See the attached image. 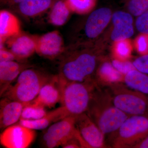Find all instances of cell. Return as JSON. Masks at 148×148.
I'll return each instance as SVG.
<instances>
[{"mask_svg":"<svg viewBox=\"0 0 148 148\" xmlns=\"http://www.w3.org/2000/svg\"><path fill=\"white\" fill-rule=\"evenodd\" d=\"M132 62L137 70L148 74V54L140 56Z\"/></svg>","mask_w":148,"mask_h":148,"instance_id":"f546056e","label":"cell"},{"mask_svg":"<svg viewBox=\"0 0 148 148\" xmlns=\"http://www.w3.org/2000/svg\"><path fill=\"white\" fill-rule=\"evenodd\" d=\"M113 12L108 7H102L89 14L80 27L73 43L93 42L100 39L101 34L110 23Z\"/></svg>","mask_w":148,"mask_h":148,"instance_id":"52a82bcc","label":"cell"},{"mask_svg":"<svg viewBox=\"0 0 148 148\" xmlns=\"http://www.w3.org/2000/svg\"><path fill=\"white\" fill-rule=\"evenodd\" d=\"M135 24L140 34L148 35V9L136 17Z\"/></svg>","mask_w":148,"mask_h":148,"instance_id":"f1b7e54d","label":"cell"},{"mask_svg":"<svg viewBox=\"0 0 148 148\" xmlns=\"http://www.w3.org/2000/svg\"><path fill=\"white\" fill-rule=\"evenodd\" d=\"M47 113L45 107L32 101L24 107L20 119H40L45 116Z\"/></svg>","mask_w":148,"mask_h":148,"instance_id":"d4e9b609","label":"cell"},{"mask_svg":"<svg viewBox=\"0 0 148 148\" xmlns=\"http://www.w3.org/2000/svg\"><path fill=\"white\" fill-rule=\"evenodd\" d=\"M114 106L130 116L148 115V96L122 83L110 86Z\"/></svg>","mask_w":148,"mask_h":148,"instance_id":"8992f818","label":"cell"},{"mask_svg":"<svg viewBox=\"0 0 148 148\" xmlns=\"http://www.w3.org/2000/svg\"><path fill=\"white\" fill-rule=\"evenodd\" d=\"M133 49V42L130 38L119 40L112 42L111 53L114 59L126 61L132 57Z\"/></svg>","mask_w":148,"mask_h":148,"instance_id":"603a6c76","label":"cell"},{"mask_svg":"<svg viewBox=\"0 0 148 148\" xmlns=\"http://www.w3.org/2000/svg\"><path fill=\"white\" fill-rule=\"evenodd\" d=\"M34 36L36 53L41 57L51 60L59 58L66 50L63 37L57 30Z\"/></svg>","mask_w":148,"mask_h":148,"instance_id":"9c48e42d","label":"cell"},{"mask_svg":"<svg viewBox=\"0 0 148 148\" xmlns=\"http://www.w3.org/2000/svg\"><path fill=\"white\" fill-rule=\"evenodd\" d=\"M125 75L117 71L111 62H100L95 72L94 79L96 84L110 86L117 83L124 82Z\"/></svg>","mask_w":148,"mask_h":148,"instance_id":"d6986e66","label":"cell"},{"mask_svg":"<svg viewBox=\"0 0 148 148\" xmlns=\"http://www.w3.org/2000/svg\"><path fill=\"white\" fill-rule=\"evenodd\" d=\"M21 31V24L17 16L10 11H0V43L4 44L11 37Z\"/></svg>","mask_w":148,"mask_h":148,"instance_id":"ac0fdd59","label":"cell"},{"mask_svg":"<svg viewBox=\"0 0 148 148\" xmlns=\"http://www.w3.org/2000/svg\"><path fill=\"white\" fill-rule=\"evenodd\" d=\"M125 7L127 12L137 17L148 9V0H126Z\"/></svg>","mask_w":148,"mask_h":148,"instance_id":"484cf974","label":"cell"},{"mask_svg":"<svg viewBox=\"0 0 148 148\" xmlns=\"http://www.w3.org/2000/svg\"><path fill=\"white\" fill-rule=\"evenodd\" d=\"M59 77L61 106L69 116H76L86 112L93 93L98 87L95 79L85 82H74L67 81Z\"/></svg>","mask_w":148,"mask_h":148,"instance_id":"3957f363","label":"cell"},{"mask_svg":"<svg viewBox=\"0 0 148 148\" xmlns=\"http://www.w3.org/2000/svg\"><path fill=\"white\" fill-rule=\"evenodd\" d=\"M35 130L21 124L13 125L7 127L1 133L0 143L7 148H28L36 138Z\"/></svg>","mask_w":148,"mask_h":148,"instance_id":"30bf717a","label":"cell"},{"mask_svg":"<svg viewBox=\"0 0 148 148\" xmlns=\"http://www.w3.org/2000/svg\"><path fill=\"white\" fill-rule=\"evenodd\" d=\"M56 0H22L13 7L16 12L27 18H34L49 11Z\"/></svg>","mask_w":148,"mask_h":148,"instance_id":"e0dca14e","label":"cell"},{"mask_svg":"<svg viewBox=\"0 0 148 148\" xmlns=\"http://www.w3.org/2000/svg\"><path fill=\"white\" fill-rule=\"evenodd\" d=\"M66 1L72 13L85 15L93 10L98 0H66Z\"/></svg>","mask_w":148,"mask_h":148,"instance_id":"cb8c5ba5","label":"cell"},{"mask_svg":"<svg viewBox=\"0 0 148 148\" xmlns=\"http://www.w3.org/2000/svg\"><path fill=\"white\" fill-rule=\"evenodd\" d=\"M68 116H69L66 110L61 106L53 111L48 112L45 116L40 119H20L19 124L34 130H41L46 128L51 123H54Z\"/></svg>","mask_w":148,"mask_h":148,"instance_id":"ffe728a7","label":"cell"},{"mask_svg":"<svg viewBox=\"0 0 148 148\" xmlns=\"http://www.w3.org/2000/svg\"><path fill=\"white\" fill-rule=\"evenodd\" d=\"M111 63L118 71L125 76L132 70L136 69L133 65V62H131L129 60L120 61L113 58Z\"/></svg>","mask_w":148,"mask_h":148,"instance_id":"83f0119b","label":"cell"},{"mask_svg":"<svg viewBox=\"0 0 148 148\" xmlns=\"http://www.w3.org/2000/svg\"><path fill=\"white\" fill-rule=\"evenodd\" d=\"M72 13L66 0H56L49 10L48 21L53 26H62L68 22Z\"/></svg>","mask_w":148,"mask_h":148,"instance_id":"44dd1931","label":"cell"},{"mask_svg":"<svg viewBox=\"0 0 148 148\" xmlns=\"http://www.w3.org/2000/svg\"><path fill=\"white\" fill-rule=\"evenodd\" d=\"M0 62L18 61L15 55L8 49L3 44H0Z\"/></svg>","mask_w":148,"mask_h":148,"instance_id":"4dcf8cb0","label":"cell"},{"mask_svg":"<svg viewBox=\"0 0 148 148\" xmlns=\"http://www.w3.org/2000/svg\"><path fill=\"white\" fill-rule=\"evenodd\" d=\"M29 64L18 61L0 62V95L8 90L21 72L30 68Z\"/></svg>","mask_w":148,"mask_h":148,"instance_id":"2e32d148","label":"cell"},{"mask_svg":"<svg viewBox=\"0 0 148 148\" xmlns=\"http://www.w3.org/2000/svg\"><path fill=\"white\" fill-rule=\"evenodd\" d=\"M148 134V115L130 116L116 131L110 134L111 146L134 148Z\"/></svg>","mask_w":148,"mask_h":148,"instance_id":"5b68a950","label":"cell"},{"mask_svg":"<svg viewBox=\"0 0 148 148\" xmlns=\"http://www.w3.org/2000/svg\"><path fill=\"white\" fill-rule=\"evenodd\" d=\"M22 1V0H0L1 4L11 8L17 5Z\"/></svg>","mask_w":148,"mask_h":148,"instance_id":"1f68e13d","label":"cell"},{"mask_svg":"<svg viewBox=\"0 0 148 148\" xmlns=\"http://www.w3.org/2000/svg\"><path fill=\"white\" fill-rule=\"evenodd\" d=\"M2 98L0 102V128L2 130L20 120L23 109L29 104Z\"/></svg>","mask_w":148,"mask_h":148,"instance_id":"9a60e30c","label":"cell"},{"mask_svg":"<svg viewBox=\"0 0 148 148\" xmlns=\"http://www.w3.org/2000/svg\"><path fill=\"white\" fill-rule=\"evenodd\" d=\"M76 116H69L54 123L43 135L42 143L45 147L61 146L74 137L77 131Z\"/></svg>","mask_w":148,"mask_h":148,"instance_id":"ba28073f","label":"cell"},{"mask_svg":"<svg viewBox=\"0 0 148 148\" xmlns=\"http://www.w3.org/2000/svg\"><path fill=\"white\" fill-rule=\"evenodd\" d=\"M1 44H5L6 47L15 55L19 62H23L36 53L34 35L22 31Z\"/></svg>","mask_w":148,"mask_h":148,"instance_id":"7c38bea8","label":"cell"},{"mask_svg":"<svg viewBox=\"0 0 148 148\" xmlns=\"http://www.w3.org/2000/svg\"><path fill=\"white\" fill-rule=\"evenodd\" d=\"M105 47L101 38L93 42L72 43L66 47L59 58L58 75L69 82H83L95 79Z\"/></svg>","mask_w":148,"mask_h":148,"instance_id":"6da1fadb","label":"cell"},{"mask_svg":"<svg viewBox=\"0 0 148 148\" xmlns=\"http://www.w3.org/2000/svg\"><path fill=\"white\" fill-rule=\"evenodd\" d=\"M124 82L130 88L148 95V74L132 70L125 76Z\"/></svg>","mask_w":148,"mask_h":148,"instance_id":"7402d4cb","label":"cell"},{"mask_svg":"<svg viewBox=\"0 0 148 148\" xmlns=\"http://www.w3.org/2000/svg\"><path fill=\"white\" fill-rule=\"evenodd\" d=\"M134 148H148V134L139 144Z\"/></svg>","mask_w":148,"mask_h":148,"instance_id":"d6a6232c","label":"cell"},{"mask_svg":"<svg viewBox=\"0 0 148 148\" xmlns=\"http://www.w3.org/2000/svg\"><path fill=\"white\" fill-rule=\"evenodd\" d=\"M86 113L105 135L115 132L130 116L114 106L110 92L98 87Z\"/></svg>","mask_w":148,"mask_h":148,"instance_id":"7a4b0ae2","label":"cell"},{"mask_svg":"<svg viewBox=\"0 0 148 148\" xmlns=\"http://www.w3.org/2000/svg\"><path fill=\"white\" fill-rule=\"evenodd\" d=\"M61 96V80L58 74L51 76L33 102L45 108H53L57 103L60 102Z\"/></svg>","mask_w":148,"mask_h":148,"instance_id":"5bb4252c","label":"cell"},{"mask_svg":"<svg viewBox=\"0 0 148 148\" xmlns=\"http://www.w3.org/2000/svg\"><path fill=\"white\" fill-rule=\"evenodd\" d=\"M76 127L90 148L108 147L105 135L86 113L76 116Z\"/></svg>","mask_w":148,"mask_h":148,"instance_id":"8fae6325","label":"cell"},{"mask_svg":"<svg viewBox=\"0 0 148 148\" xmlns=\"http://www.w3.org/2000/svg\"><path fill=\"white\" fill-rule=\"evenodd\" d=\"M132 42L134 49L140 55L148 54V35L140 34Z\"/></svg>","mask_w":148,"mask_h":148,"instance_id":"4316f807","label":"cell"},{"mask_svg":"<svg viewBox=\"0 0 148 148\" xmlns=\"http://www.w3.org/2000/svg\"><path fill=\"white\" fill-rule=\"evenodd\" d=\"M112 28L109 37L112 42L130 38L134 34L133 16L128 12L117 11L113 13Z\"/></svg>","mask_w":148,"mask_h":148,"instance_id":"4fadbf2b","label":"cell"},{"mask_svg":"<svg viewBox=\"0 0 148 148\" xmlns=\"http://www.w3.org/2000/svg\"><path fill=\"white\" fill-rule=\"evenodd\" d=\"M51 76L31 68L25 69L18 76L15 84L11 85L1 97L23 103H31Z\"/></svg>","mask_w":148,"mask_h":148,"instance_id":"277c9868","label":"cell"}]
</instances>
